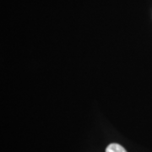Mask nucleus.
Instances as JSON below:
<instances>
[{"label": "nucleus", "mask_w": 152, "mask_h": 152, "mask_svg": "<svg viewBox=\"0 0 152 152\" xmlns=\"http://www.w3.org/2000/svg\"><path fill=\"white\" fill-rule=\"evenodd\" d=\"M106 152H127L124 147L118 144H111L106 149Z\"/></svg>", "instance_id": "f257e3e1"}]
</instances>
